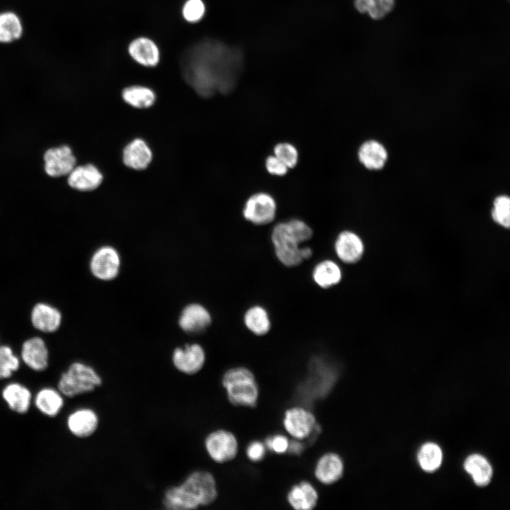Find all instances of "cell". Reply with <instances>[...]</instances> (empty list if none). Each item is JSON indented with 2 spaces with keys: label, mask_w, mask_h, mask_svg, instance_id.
<instances>
[{
  "label": "cell",
  "mask_w": 510,
  "mask_h": 510,
  "mask_svg": "<svg viewBox=\"0 0 510 510\" xmlns=\"http://www.w3.org/2000/svg\"><path fill=\"white\" fill-rule=\"evenodd\" d=\"M243 62L241 50L212 38L203 39L189 46L180 61L184 79L203 97L232 91Z\"/></svg>",
  "instance_id": "obj_1"
},
{
  "label": "cell",
  "mask_w": 510,
  "mask_h": 510,
  "mask_svg": "<svg viewBox=\"0 0 510 510\" xmlns=\"http://www.w3.org/2000/svg\"><path fill=\"white\" fill-rule=\"evenodd\" d=\"M217 496L214 475L209 471L197 470L188 474L181 484L166 489L162 504L169 510H193L212 504Z\"/></svg>",
  "instance_id": "obj_2"
},
{
  "label": "cell",
  "mask_w": 510,
  "mask_h": 510,
  "mask_svg": "<svg viewBox=\"0 0 510 510\" xmlns=\"http://www.w3.org/2000/svg\"><path fill=\"white\" fill-rule=\"evenodd\" d=\"M313 234L305 221L293 218L277 223L272 229L271 240L278 261L286 267H295L313 254L311 247L302 244Z\"/></svg>",
  "instance_id": "obj_3"
},
{
  "label": "cell",
  "mask_w": 510,
  "mask_h": 510,
  "mask_svg": "<svg viewBox=\"0 0 510 510\" xmlns=\"http://www.w3.org/2000/svg\"><path fill=\"white\" fill-rule=\"evenodd\" d=\"M221 383L231 404L236 407H256L259 388L256 377L249 368L244 366L229 368L223 373Z\"/></svg>",
  "instance_id": "obj_4"
},
{
  "label": "cell",
  "mask_w": 510,
  "mask_h": 510,
  "mask_svg": "<svg viewBox=\"0 0 510 510\" xmlns=\"http://www.w3.org/2000/svg\"><path fill=\"white\" fill-rule=\"evenodd\" d=\"M103 384L101 376L89 365L74 362L63 373L58 382L59 392L74 397L94 391Z\"/></svg>",
  "instance_id": "obj_5"
},
{
  "label": "cell",
  "mask_w": 510,
  "mask_h": 510,
  "mask_svg": "<svg viewBox=\"0 0 510 510\" xmlns=\"http://www.w3.org/2000/svg\"><path fill=\"white\" fill-rule=\"evenodd\" d=\"M204 446L210 459L219 464L233 460L239 451V443L236 436L222 429L209 433L204 440Z\"/></svg>",
  "instance_id": "obj_6"
},
{
  "label": "cell",
  "mask_w": 510,
  "mask_h": 510,
  "mask_svg": "<svg viewBox=\"0 0 510 510\" xmlns=\"http://www.w3.org/2000/svg\"><path fill=\"white\" fill-rule=\"evenodd\" d=\"M276 212L277 204L274 198L266 192H258L249 196L242 210L244 218L255 225L272 222Z\"/></svg>",
  "instance_id": "obj_7"
},
{
  "label": "cell",
  "mask_w": 510,
  "mask_h": 510,
  "mask_svg": "<svg viewBox=\"0 0 510 510\" xmlns=\"http://www.w3.org/2000/svg\"><path fill=\"white\" fill-rule=\"evenodd\" d=\"M120 266V255L111 245L98 248L90 261L91 272L94 277L103 281L114 280L119 274Z\"/></svg>",
  "instance_id": "obj_8"
},
{
  "label": "cell",
  "mask_w": 510,
  "mask_h": 510,
  "mask_svg": "<svg viewBox=\"0 0 510 510\" xmlns=\"http://www.w3.org/2000/svg\"><path fill=\"white\" fill-rule=\"evenodd\" d=\"M283 426L288 435L302 441L314 434L317 424L310 411L302 407H293L285 411Z\"/></svg>",
  "instance_id": "obj_9"
},
{
  "label": "cell",
  "mask_w": 510,
  "mask_h": 510,
  "mask_svg": "<svg viewBox=\"0 0 510 510\" xmlns=\"http://www.w3.org/2000/svg\"><path fill=\"white\" fill-rule=\"evenodd\" d=\"M171 361L178 371L185 375H193L197 374L204 367L206 353L200 344H187L174 349Z\"/></svg>",
  "instance_id": "obj_10"
},
{
  "label": "cell",
  "mask_w": 510,
  "mask_h": 510,
  "mask_svg": "<svg viewBox=\"0 0 510 510\" xmlns=\"http://www.w3.org/2000/svg\"><path fill=\"white\" fill-rule=\"evenodd\" d=\"M43 159L45 171L51 177L68 175L76 164V158L67 145L48 149L44 154Z\"/></svg>",
  "instance_id": "obj_11"
},
{
  "label": "cell",
  "mask_w": 510,
  "mask_h": 510,
  "mask_svg": "<svg viewBox=\"0 0 510 510\" xmlns=\"http://www.w3.org/2000/svg\"><path fill=\"white\" fill-rule=\"evenodd\" d=\"M211 323L212 315L210 311L198 302L186 305L182 309L178 319L180 328L188 334L203 332Z\"/></svg>",
  "instance_id": "obj_12"
},
{
  "label": "cell",
  "mask_w": 510,
  "mask_h": 510,
  "mask_svg": "<svg viewBox=\"0 0 510 510\" xmlns=\"http://www.w3.org/2000/svg\"><path fill=\"white\" fill-rule=\"evenodd\" d=\"M334 249L341 261L352 264L358 262L363 256L364 244L356 233L351 230H344L336 236Z\"/></svg>",
  "instance_id": "obj_13"
},
{
  "label": "cell",
  "mask_w": 510,
  "mask_h": 510,
  "mask_svg": "<svg viewBox=\"0 0 510 510\" xmlns=\"http://www.w3.org/2000/svg\"><path fill=\"white\" fill-rule=\"evenodd\" d=\"M344 465L341 457L334 452H327L317 460L314 468L316 480L324 485L338 482L343 476Z\"/></svg>",
  "instance_id": "obj_14"
},
{
  "label": "cell",
  "mask_w": 510,
  "mask_h": 510,
  "mask_svg": "<svg viewBox=\"0 0 510 510\" xmlns=\"http://www.w3.org/2000/svg\"><path fill=\"white\" fill-rule=\"evenodd\" d=\"M99 418L90 408H81L72 412L67 419L69 431L78 438H87L98 429Z\"/></svg>",
  "instance_id": "obj_15"
},
{
  "label": "cell",
  "mask_w": 510,
  "mask_h": 510,
  "mask_svg": "<svg viewBox=\"0 0 510 510\" xmlns=\"http://www.w3.org/2000/svg\"><path fill=\"white\" fill-rule=\"evenodd\" d=\"M286 499L288 504L295 510H312L317 504L319 494L312 483L303 480L290 488Z\"/></svg>",
  "instance_id": "obj_16"
},
{
  "label": "cell",
  "mask_w": 510,
  "mask_h": 510,
  "mask_svg": "<svg viewBox=\"0 0 510 510\" xmlns=\"http://www.w3.org/2000/svg\"><path fill=\"white\" fill-rule=\"evenodd\" d=\"M130 56L138 64L153 67L160 60V52L157 44L151 39L140 37L134 39L128 48Z\"/></svg>",
  "instance_id": "obj_17"
},
{
  "label": "cell",
  "mask_w": 510,
  "mask_h": 510,
  "mask_svg": "<svg viewBox=\"0 0 510 510\" xmlns=\"http://www.w3.org/2000/svg\"><path fill=\"white\" fill-rule=\"evenodd\" d=\"M361 164L368 170H380L387 163L388 152L380 142L369 140L361 144L358 150Z\"/></svg>",
  "instance_id": "obj_18"
},
{
  "label": "cell",
  "mask_w": 510,
  "mask_h": 510,
  "mask_svg": "<svg viewBox=\"0 0 510 510\" xmlns=\"http://www.w3.org/2000/svg\"><path fill=\"white\" fill-rule=\"evenodd\" d=\"M68 175L67 181L69 186L81 191L96 189L103 180L102 174L91 164L74 167Z\"/></svg>",
  "instance_id": "obj_19"
},
{
  "label": "cell",
  "mask_w": 510,
  "mask_h": 510,
  "mask_svg": "<svg viewBox=\"0 0 510 510\" xmlns=\"http://www.w3.org/2000/svg\"><path fill=\"white\" fill-rule=\"evenodd\" d=\"M23 362L35 371L45 370L48 365V351L43 340L34 337L26 341L22 346Z\"/></svg>",
  "instance_id": "obj_20"
},
{
  "label": "cell",
  "mask_w": 510,
  "mask_h": 510,
  "mask_svg": "<svg viewBox=\"0 0 510 510\" xmlns=\"http://www.w3.org/2000/svg\"><path fill=\"white\" fill-rule=\"evenodd\" d=\"M312 278L319 288L329 289L341 282L342 271L335 261L329 259H323L314 266Z\"/></svg>",
  "instance_id": "obj_21"
},
{
  "label": "cell",
  "mask_w": 510,
  "mask_h": 510,
  "mask_svg": "<svg viewBox=\"0 0 510 510\" xmlns=\"http://www.w3.org/2000/svg\"><path fill=\"white\" fill-rule=\"evenodd\" d=\"M152 158V151L146 142L141 139H135L124 149L123 159L124 164L133 169H145Z\"/></svg>",
  "instance_id": "obj_22"
},
{
  "label": "cell",
  "mask_w": 510,
  "mask_h": 510,
  "mask_svg": "<svg viewBox=\"0 0 510 510\" xmlns=\"http://www.w3.org/2000/svg\"><path fill=\"white\" fill-rule=\"evenodd\" d=\"M245 327L259 336L266 335L271 329V320L268 310L261 305L249 307L243 316Z\"/></svg>",
  "instance_id": "obj_23"
},
{
  "label": "cell",
  "mask_w": 510,
  "mask_h": 510,
  "mask_svg": "<svg viewBox=\"0 0 510 510\" xmlns=\"http://www.w3.org/2000/svg\"><path fill=\"white\" fill-rule=\"evenodd\" d=\"M33 326L44 332L57 330L61 322L60 312L50 305L43 303L36 305L31 313Z\"/></svg>",
  "instance_id": "obj_24"
},
{
  "label": "cell",
  "mask_w": 510,
  "mask_h": 510,
  "mask_svg": "<svg viewBox=\"0 0 510 510\" xmlns=\"http://www.w3.org/2000/svg\"><path fill=\"white\" fill-rule=\"evenodd\" d=\"M23 34V22L14 11L0 12V44H11L19 40Z\"/></svg>",
  "instance_id": "obj_25"
},
{
  "label": "cell",
  "mask_w": 510,
  "mask_h": 510,
  "mask_svg": "<svg viewBox=\"0 0 510 510\" xmlns=\"http://www.w3.org/2000/svg\"><path fill=\"white\" fill-rule=\"evenodd\" d=\"M2 397L11 410L19 414H25L29 409L32 395L27 387L15 382L4 387Z\"/></svg>",
  "instance_id": "obj_26"
},
{
  "label": "cell",
  "mask_w": 510,
  "mask_h": 510,
  "mask_svg": "<svg viewBox=\"0 0 510 510\" xmlns=\"http://www.w3.org/2000/svg\"><path fill=\"white\" fill-rule=\"evenodd\" d=\"M464 468L469 473L474 482L480 487L487 485L492 477V468L485 458L479 454L468 456L465 463Z\"/></svg>",
  "instance_id": "obj_27"
},
{
  "label": "cell",
  "mask_w": 510,
  "mask_h": 510,
  "mask_svg": "<svg viewBox=\"0 0 510 510\" xmlns=\"http://www.w3.org/2000/svg\"><path fill=\"white\" fill-rule=\"evenodd\" d=\"M35 404L42 414L55 416L62 409L64 400L60 392L52 388H43L37 393Z\"/></svg>",
  "instance_id": "obj_28"
},
{
  "label": "cell",
  "mask_w": 510,
  "mask_h": 510,
  "mask_svg": "<svg viewBox=\"0 0 510 510\" xmlns=\"http://www.w3.org/2000/svg\"><path fill=\"white\" fill-rule=\"evenodd\" d=\"M122 97L129 105L140 108H148L155 101V94L152 89L137 85L124 89Z\"/></svg>",
  "instance_id": "obj_29"
},
{
  "label": "cell",
  "mask_w": 510,
  "mask_h": 510,
  "mask_svg": "<svg viewBox=\"0 0 510 510\" xmlns=\"http://www.w3.org/2000/svg\"><path fill=\"white\" fill-rule=\"evenodd\" d=\"M442 450L434 443L424 444L418 453V461L421 468L426 472H434L441 465L442 462Z\"/></svg>",
  "instance_id": "obj_30"
},
{
  "label": "cell",
  "mask_w": 510,
  "mask_h": 510,
  "mask_svg": "<svg viewBox=\"0 0 510 510\" xmlns=\"http://www.w3.org/2000/svg\"><path fill=\"white\" fill-rule=\"evenodd\" d=\"M394 0H354L356 8L361 13H367L374 19H380L394 7Z\"/></svg>",
  "instance_id": "obj_31"
},
{
  "label": "cell",
  "mask_w": 510,
  "mask_h": 510,
  "mask_svg": "<svg viewBox=\"0 0 510 510\" xmlns=\"http://www.w3.org/2000/svg\"><path fill=\"white\" fill-rule=\"evenodd\" d=\"M492 217L494 222L504 227L510 225V199L506 195L497 196L493 202Z\"/></svg>",
  "instance_id": "obj_32"
},
{
  "label": "cell",
  "mask_w": 510,
  "mask_h": 510,
  "mask_svg": "<svg viewBox=\"0 0 510 510\" xmlns=\"http://www.w3.org/2000/svg\"><path fill=\"white\" fill-rule=\"evenodd\" d=\"M18 358L7 346H0V380L10 378L19 368Z\"/></svg>",
  "instance_id": "obj_33"
},
{
  "label": "cell",
  "mask_w": 510,
  "mask_h": 510,
  "mask_svg": "<svg viewBox=\"0 0 510 510\" xmlns=\"http://www.w3.org/2000/svg\"><path fill=\"white\" fill-rule=\"evenodd\" d=\"M273 154L283 162L288 169L294 168L298 162L297 148L289 142L278 143L273 148Z\"/></svg>",
  "instance_id": "obj_34"
},
{
  "label": "cell",
  "mask_w": 510,
  "mask_h": 510,
  "mask_svg": "<svg viewBox=\"0 0 510 510\" xmlns=\"http://www.w3.org/2000/svg\"><path fill=\"white\" fill-rule=\"evenodd\" d=\"M205 13V6L202 0H187L182 8L183 18L188 23L199 22Z\"/></svg>",
  "instance_id": "obj_35"
},
{
  "label": "cell",
  "mask_w": 510,
  "mask_h": 510,
  "mask_svg": "<svg viewBox=\"0 0 510 510\" xmlns=\"http://www.w3.org/2000/svg\"><path fill=\"white\" fill-rule=\"evenodd\" d=\"M289 442L290 441L287 436L276 434L267 437L264 441V445L267 450L273 453L283 454L288 452Z\"/></svg>",
  "instance_id": "obj_36"
},
{
  "label": "cell",
  "mask_w": 510,
  "mask_h": 510,
  "mask_svg": "<svg viewBox=\"0 0 510 510\" xmlns=\"http://www.w3.org/2000/svg\"><path fill=\"white\" fill-rule=\"evenodd\" d=\"M266 453V448L264 443L260 441L250 442L246 449V455L248 459L254 463L262 460Z\"/></svg>",
  "instance_id": "obj_37"
},
{
  "label": "cell",
  "mask_w": 510,
  "mask_h": 510,
  "mask_svg": "<svg viewBox=\"0 0 510 510\" xmlns=\"http://www.w3.org/2000/svg\"><path fill=\"white\" fill-rule=\"evenodd\" d=\"M265 166L270 174L278 176L285 175L289 169L288 166L274 154L268 156L266 159Z\"/></svg>",
  "instance_id": "obj_38"
},
{
  "label": "cell",
  "mask_w": 510,
  "mask_h": 510,
  "mask_svg": "<svg viewBox=\"0 0 510 510\" xmlns=\"http://www.w3.org/2000/svg\"><path fill=\"white\" fill-rule=\"evenodd\" d=\"M304 448L305 446L300 440L294 439L289 442L288 452L293 455H300Z\"/></svg>",
  "instance_id": "obj_39"
}]
</instances>
